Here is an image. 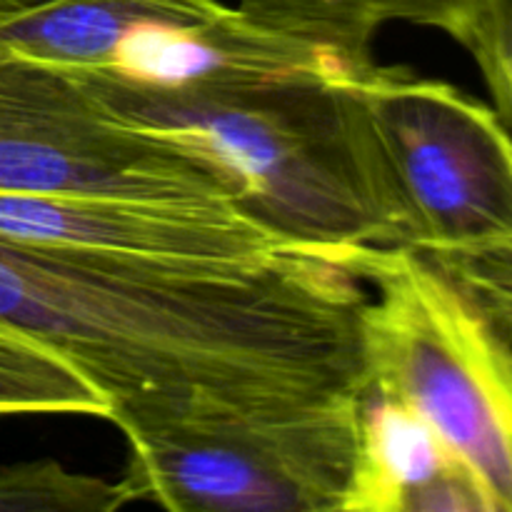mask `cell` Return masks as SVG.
Returning a JSON list of instances; mask_svg holds the SVG:
<instances>
[{"label": "cell", "instance_id": "obj_1", "mask_svg": "<svg viewBox=\"0 0 512 512\" xmlns=\"http://www.w3.org/2000/svg\"><path fill=\"white\" fill-rule=\"evenodd\" d=\"M365 300L353 270L305 250L170 263L0 235V325L73 365L118 430L365 390Z\"/></svg>", "mask_w": 512, "mask_h": 512}, {"label": "cell", "instance_id": "obj_2", "mask_svg": "<svg viewBox=\"0 0 512 512\" xmlns=\"http://www.w3.org/2000/svg\"><path fill=\"white\" fill-rule=\"evenodd\" d=\"M75 73L115 118L213 165L285 248L338 260L400 243L393 185L350 70L175 85Z\"/></svg>", "mask_w": 512, "mask_h": 512}, {"label": "cell", "instance_id": "obj_3", "mask_svg": "<svg viewBox=\"0 0 512 512\" xmlns=\"http://www.w3.org/2000/svg\"><path fill=\"white\" fill-rule=\"evenodd\" d=\"M413 250L512 340V130L453 83L355 75Z\"/></svg>", "mask_w": 512, "mask_h": 512}, {"label": "cell", "instance_id": "obj_4", "mask_svg": "<svg viewBox=\"0 0 512 512\" xmlns=\"http://www.w3.org/2000/svg\"><path fill=\"white\" fill-rule=\"evenodd\" d=\"M338 263L368 288L365 390L415 415L490 512H512V340L413 250L360 248Z\"/></svg>", "mask_w": 512, "mask_h": 512}, {"label": "cell", "instance_id": "obj_5", "mask_svg": "<svg viewBox=\"0 0 512 512\" xmlns=\"http://www.w3.org/2000/svg\"><path fill=\"white\" fill-rule=\"evenodd\" d=\"M363 395L125 425L120 483L130 503L173 512H343Z\"/></svg>", "mask_w": 512, "mask_h": 512}, {"label": "cell", "instance_id": "obj_6", "mask_svg": "<svg viewBox=\"0 0 512 512\" xmlns=\"http://www.w3.org/2000/svg\"><path fill=\"white\" fill-rule=\"evenodd\" d=\"M0 193L235 200L213 165L115 118L83 75L3 53Z\"/></svg>", "mask_w": 512, "mask_h": 512}, {"label": "cell", "instance_id": "obj_7", "mask_svg": "<svg viewBox=\"0 0 512 512\" xmlns=\"http://www.w3.org/2000/svg\"><path fill=\"white\" fill-rule=\"evenodd\" d=\"M0 235L170 263H253L285 248L235 200L0 193Z\"/></svg>", "mask_w": 512, "mask_h": 512}, {"label": "cell", "instance_id": "obj_8", "mask_svg": "<svg viewBox=\"0 0 512 512\" xmlns=\"http://www.w3.org/2000/svg\"><path fill=\"white\" fill-rule=\"evenodd\" d=\"M490 512L470 475L415 415L365 390L358 465L343 512Z\"/></svg>", "mask_w": 512, "mask_h": 512}, {"label": "cell", "instance_id": "obj_9", "mask_svg": "<svg viewBox=\"0 0 512 512\" xmlns=\"http://www.w3.org/2000/svg\"><path fill=\"white\" fill-rule=\"evenodd\" d=\"M228 13L220 0H43L0 18V53L100 70L143 30L215 23Z\"/></svg>", "mask_w": 512, "mask_h": 512}, {"label": "cell", "instance_id": "obj_10", "mask_svg": "<svg viewBox=\"0 0 512 512\" xmlns=\"http://www.w3.org/2000/svg\"><path fill=\"white\" fill-rule=\"evenodd\" d=\"M235 10L265 33L323 50L353 75L378 65L373 45L388 23L440 30L470 55L483 40V0H238Z\"/></svg>", "mask_w": 512, "mask_h": 512}, {"label": "cell", "instance_id": "obj_11", "mask_svg": "<svg viewBox=\"0 0 512 512\" xmlns=\"http://www.w3.org/2000/svg\"><path fill=\"white\" fill-rule=\"evenodd\" d=\"M0 415L108 420L110 405L78 370L28 335L0 325Z\"/></svg>", "mask_w": 512, "mask_h": 512}, {"label": "cell", "instance_id": "obj_12", "mask_svg": "<svg viewBox=\"0 0 512 512\" xmlns=\"http://www.w3.org/2000/svg\"><path fill=\"white\" fill-rule=\"evenodd\" d=\"M130 505L120 480L73 473L58 460L0 468V512H115Z\"/></svg>", "mask_w": 512, "mask_h": 512}, {"label": "cell", "instance_id": "obj_13", "mask_svg": "<svg viewBox=\"0 0 512 512\" xmlns=\"http://www.w3.org/2000/svg\"><path fill=\"white\" fill-rule=\"evenodd\" d=\"M498 55H512V0H483V40L473 58L483 68Z\"/></svg>", "mask_w": 512, "mask_h": 512}, {"label": "cell", "instance_id": "obj_14", "mask_svg": "<svg viewBox=\"0 0 512 512\" xmlns=\"http://www.w3.org/2000/svg\"><path fill=\"white\" fill-rule=\"evenodd\" d=\"M490 93H493L495 110L512 130V55H498L480 68Z\"/></svg>", "mask_w": 512, "mask_h": 512}, {"label": "cell", "instance_id": "obj_15", "mask_svg": "<svg viewBox=\"0 0 512 512\" xmlns=\"http://www.w3.org/2000/svg\"><path fill=\"white\" fill-rule=\"evenodd\" d=\"M38 3H43V0H0V18L13 15L18 13V10H25L30 8V5H38Z\"/></svg>", "mask_w": 512, "mask_h": 512}]
</instances>
